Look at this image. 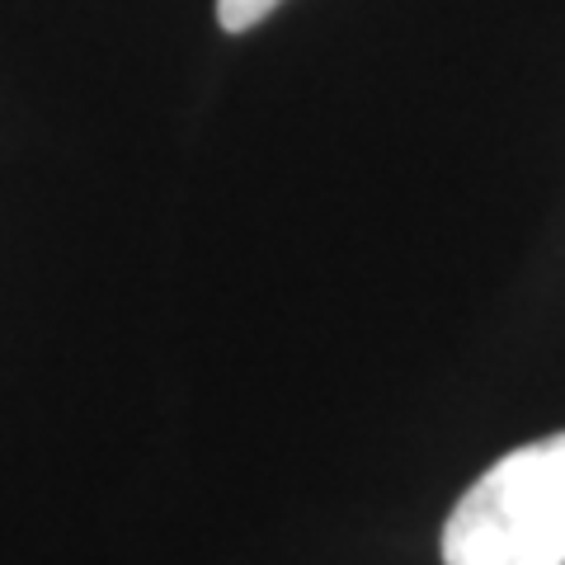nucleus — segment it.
<instances>
[{
  "label": "nucleus",
  "instance_id": "1",
  "mask_svg": "<svg viewBox=\"0 0 565 565\" xmlns=\"http://www.w3.org/2000/svg\"><path fill=\"white\" fill-rule=\"evenodd\" d=\"M444 565H565V434L514 448L457 500Z\"/></svg>",
  "mask_w": 565,
  "mask_h": 565
},
{
  "label": "nucleus",
  "instance_id": "2",
  "mask_svg": "<svg viewBox=\"0 0 565 565\" xmlns=\"http://www.w3.org/2000/svg\"><path fill=\"white\" fill-rule=\"evenodd\" d=\"M282 6V0H217V24L226 33H245L255 29L264 14H274Z\"/></svg>",
  "mask_w": 565,
  "mask_h": 565
}]
</instances>
